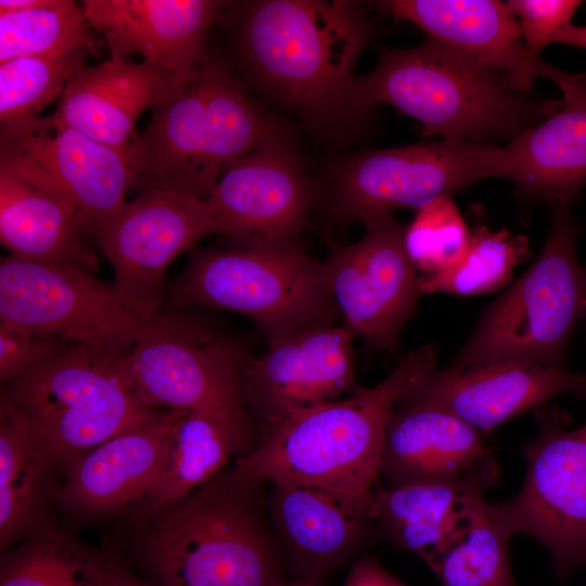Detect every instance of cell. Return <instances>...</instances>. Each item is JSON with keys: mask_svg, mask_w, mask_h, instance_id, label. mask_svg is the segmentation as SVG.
<instances>
[{"mask_svg": "<svg viewBox=\"0 0 586 586\" xmlns=\"http://www.w3.org/2000/svg\"><path fill=\"white\" fill-rule=\"evenodd\" d=\"M220 20L250 81L318 135L345 132L368 115L354 71L374 30L356 2L230 1Z\"/></svg>", "mask_w": 586, "mask_h": 586, "instance_id": "obj_1", "label": "cell"}, {"mask_svg": "<svg viewBox=\"0 0 586 586\" xmlns=\"http://www.w3.org/2000/svg\"><path fill=\"white\" fill-rule=\"evenodd\" d=\"M437 353L426 344L404 355L373 386L295 415L258 436L247 455L232 464L267 484L324 491L370 515L379 486L385 426L398 398L436 369Z\"/></svg>", "mask_w": 586, "mask_h": 586, "instance_id": "obj_2", "label": "cell"}, {"mask_svg": "<svg viewBox=\"0 0 586 586\" xmlns=\"http://www.w3.org/2000/svg\"><path fill=\"white\" fill-rule=\"evenodd\" d=\"M268 484L233 464L146 523L140 561L156 586H290Z\"/></svg>", "mask_w": 586, "mask_h": 586, "instance_id": "obj_3", "label": "cell"}, {"mask_svg": "<svg viewBox=\"0 0 586 586\" xmlns=\"http://www.w3.org/2000/svg\"><path fill=\"white\" fill-rule=\"evenodd\" d=\"M355 95L366 114L385 103L418 119L425 137L484 143L511 141L558 102L517 89L430 37L413 48L381 49L373 71L356 77Z\"/></svg>", "mask_w": 586, "mask_h": 586, "instance_id": "obj_4", "label": "cell"}, {"mask_svg": "<svg viewBox=\"0 0 586 586\" xmlns=\"http://www.w3.org/2000/svg\"><path fill=\"white\" fill-rule=\"evenodd\" d=\"M284 126L249 95L229 66L212 56L151 110L129 146L136 189L207 200L226 168Z\"/></svg>", "mask_w": 586, "mask_h": 586, "instance_id": "obj_5", "label": "cell"}, {"mask_svg": "<svg viewBox=\"0 0 586 586\" xmlns=\"http://www.w3.org/2000/svg\"><path fill=\"white\" fill-rule=\"evenodd\" d=\"M551 208L542 252L524 275L486 307L447 369L495 362L565 369L572 335L586 318V265L577 257L581 226L570 205Z\"/></svg>", "mask_w": 586, "mask_h": 586, "instance_id": "obj_6", "label": "cell"}, {"mask_svg": "<svg viewBox=\"0 0 586 586\" xmlns=\"http://www.w3.org/2000/svg\"><path fill=\"white\" fill-rule=\"evenodd\" d=\"M165 304L241 314L260 329L267 344L340 319L323 263L302 245L193 249L187 266L168 288Z\"/></svg>", "mask_w": 586, "mask_h": 586, "instance_id": "obj_7", "label": "cell"}, {"mask_svg": "<svg viewBox=\"0 0 586 586\" xmlns=\"http://www.w3.org/2000/svg\"><path fill=\"white\" fill-rule=\"evenodd\" d=\"M122 354L71 344L2 387L52 468L166 411L125 384L116 368Z\"/></svg>", "mask_w": 586, "mask_h": 586, "instance_id": "obj_8", "label": "cell"}, {"mask_svg": "<svg viewBox=\"0 0 586 586\" xmlns=\"http://www.w3.org/2000/svg\"><path fill=\"white\" fill-rule=\"evenodd\" d=\"M249 357L235 339L191 308L166 306L143 319L116 368L136 397L151 408L218 411L254 426L242 394Z\"/></svg>", "mask_w": 586, "mask_h": 586, "instance_id": "obj_9", "label": "cell"}, {"mask_svg": "<svg viewBox=\"0 0 586 586\" xmlns=\"http://www.w3.org/2000/svg\"><path fill=\"white\" fill-rule=\"evenodd\" d=\"M499 146L440 140L335 156L311 180L314 205L333 224L420 209L486 178H501Z\"/></svg>", "mask_w": 586, "mask_h": 586, "instance_id": "obj_10", "label": "cell"}, {"mask_svg": "<svg viewBox=\"0 0 586 586\" xmlns=\"http://www.w3.org/2000/svg\"><path fill=\"white\" fill-rule=\"evenodd\" d=\"M128 150L87 137L56 110L0 127V170L65 202L98 245L136 187Z\"/></svg>", "mask_w": 586, "mask_h": 586, "instance_id": "obj_11", "label": "cell"}, {"mask_svg": "<svg viewBox=\"0 0 586 586\" xmlns=\"http://www.w3.org/2000/svg\"><path fill=\"white\" fill-rule=\"evenodd\" d=\"M536 419L537 434L522 451V487L505 502L487 501V510L509 537L535 538L565 577L586 565V423L569 430V416L546 406Z\"/></svg>", "mask_w": 586, "mask_h": 586, "instance_id": "obj_12", "label": "cell"}, {"mask_svg": "<svg viewBox=\"0 0 586 586\" xmlns=\"http://www.w3.org/2000/svg\"><path fill=\"white\" fill-rule=\"evenodd\" d=\"M0 320L116 354L131 348L143 322L118 301L113 283L10 255L0 260Z\"/></svg>", "mask_w": 586, "mask_h": 586, "instance_id": "obj_13", "label": "cell"}, {"mask_svg": "<svg viewBox=\"0 0 586 586\" xmlns=\"http://www.w3.org/2000/svg\"><path fill=\"white\" fill-rule=\"evenodd\" d=\"M212 234H220L206 200L146 189L126 202L99 246L114 270L118 301L141 319L164 307L173 262Z\"/></svg>", "mask_w": 586, "mask_h": 586, "instance_id": "obj_14", "label": "cell"}, {"mask_svg": "<svg viewBox=\"0 0 586 586\" xmlns=\"http://www.w3.org/2000/svg\"><path fill=\"white\" fill-rule=\"evenodd\" d=\"M364 225L361 239L333 249L322 262L327 282L343 326L370 348L395 354L421 294L405 247L406 226L392 214Z\"/></svg>", "mask_w": 586, "mask_h": 586, "instance_id": "obj_15", "label": "cell"}, {"mask_svg": "<svg viewBox=\"0 0 586 586\" xmlns=\"http://www.w3.org/2000/svg\"><path fill=\"white\" fill-rule=\"evenodd\" d=\"M206 202L234 246L264 250L302 245L315 203L285 128L229 165Z\"/></svg>", "mask_w": 586, "mask_h": 586, "instance_id": "obj_16", "label": "cell"}, {"mask_svg": "<svg viewBox=\"0 0 586 586\" xmlns=\"http://www.w3.org/2000/svg\"><path fill=\"white\" fill-rule=\"evenodd\" d=\"M354 334L343 324L308 328L247 358L243 402L258 436L306 410L341 399L360 385Z\"/></svg>", "mask_w": 586, "mask_h": 586, "instance_id": "obj_17", "label": "cell"}, {"mask_svg": "<svg viewBox=\"0 0 586 586\" xmlns=\"http://www.w3.org/2000/svg\"><path fill=\"white\" fill-rule=\"evenodd\" d=\"M565 393L586 398V373L533 364L495 362L462 370L434 369L396 403L447 411L486 434Z\"/></svg>", "mask_w": 586, "mask_h": 586, "instance_id": "obj_18", "label": "cell"}, {"mask_svg": "<svg viewBox=\"0 0 586 586\" xmlns=\"http://www.w3.org/2000/svg\"><path fill=\"white\" fill-rule=\"evenodd\" d=\"M538 77L553 81L561 99L546 118L499 146L501 178L523 198L571 205L586 187V73L542 60Z\"/></svg>", "mask_w": 586, "mask_h": 586, "instance_id": "obj_19", "label": "cell"}, {"mask_svg": "<svg viewBox=\"0 0 586 586\" xmlns=\"http://www.w3.org/2000/svg\"><path fill=\"white\" fill-rule=\"evenodd\" d=\"M230 1L84 0L82 11L110 59L140 54L143 61L191 74L211 55L207 37Z\"/></svg>", "mask_w": 586, "mask_h": 586, "instance_id": "obj_20", "label": "cell"}, {"mask_svg": "<svg viewBox=\"0 0 586 586\" xmlns=\"http://www.w3.org/2000/svg\"><path fill=\"white\" fill-rule=\"evenodd\" d=\"M489 472L499 471L483 432L437 408L395 404L379 463L382 486L462 482Z\"/></svg>", "mask_w": 586, "mask_h": 586, "instance_id": "obj_21", "label": "cell"}, {"mask_svg": "<svg viewBox=\"0 0 586 586\" xmlns=\"http://www.w3.org/2000/svg\"><path fill=\"white\" fill-rule=\"evenodd\" d=\"M181 412L164 411L74 459L51 496L82 513L136 511L161 472Z\"/></svg>", "mask_w": 586, "mask_h": 586, "instance_id": "obj_22", "label": "cell"}, {"mask_svg": "<svg viewBox=\"0 0 586 586\" xmlns=\"http://www.w3.org/2000/svg\"><path fill=\"white\" fill-rule=\"evenodd\" d=\"M267 505L291 578H326L379 537L366 511L324 491L269 483Z\"/></svg>", "mask_w": 586, "mask_h": 586, "instance_id": "obj_23", "label": "cell"}, {"mask_svg": "<svg viewBox=\"0 0 586 586\" xmlns=\"http://www.w3.org/2000/svg\"><path fill=\"white\" fill-rule=\"evenodd\" d=\"M196 71L181 74L148 61L107 59L69 79L56 111L87 137L127 151L138 137L141 114L166 100Z\"/></svg>", "mask_w": 586, "mask_h": 586, "instance_id": "obj_24", "label": "cell"}, {"mask_svg": "<svg viewBox=\"0 0 586 586\" xmlns=\"http://www.w3.org/2000/svg\"><path fill=\"white\" fill-rule=\"evenodd\" d=\"M380 12L410 22L430 37L487 71L506 76L519 90L534 93L519 22L499 0H384Z\"/></svg>", "mask_w": 586, "mask_h": 586, "instance_id": "obj_25", "label": "cell"}, {"mask_svg": "<svg viewBox=\"0 0 586 586\" xmlns=\"http://www.w3.org/2000/svg\"><path fill=\"white\" fill-rule=\"evenodd\" d=\"M0 241L10 256L95 275L99 260L74 211L50 192L0 170Z\"/></svg>", "mask_w": 586, "mask_h": 586, "instance_id": "obj_26", "label": "cell"}, {"mask_svg": "<svg viewBox=\"0 0 586 586\" xmlns=\"http://www.w3.org/2000/svg\"><path fill=\"white\" fill-rule=\"evenodd\" d=\"M257 443L255 428L227 413L182 411L174 430L161 472L136 510L141 522L205 484ZM237 458V459H238Z\"/></svg>", "mask_w": 586, "mask_h": 586, "instance_id": "obj_27", "label": "cell"}, {"mask_svg": "<svg viewBox=\"0 0 586 586\" xmlns=\"http://www.w3.org/2000/svg\"><path fill=\"white\" fill-rule=\"evenodd\" d=\"M469 479L397 487L379 485L370 505V517L379 537L386 538L397 549L415 552L426 562L444 550L457 534L463 513V487Z\"/></svg>", "mask_w": 586, "mask_h": 586, "instance_id": "obj_28", "label": "cell"}, {"mask_svg": "<svg viewBox=\"0 0 586 586\" xmlns=\"http://www.w3.org/2000/svg\"><path fill=\"white\" fill-rule=\"evenodd\" d=\"M499 474L470 477L462 493V521L453 542L425 563L443 586H518L510 568V537L487 510L484 493Z\"/></svg>", "mask_w": 586, "mask_h": 586, "instance_id": "obj_29", "label": "cell"}, {"mask_svg": "<svg viewBox=\"0 0 586 586\" xmlns=\"http://www.w3.org/2000/svg\"><path fill=\"white\" fill-rule=\"evenodd\" d=\"M52 467L1 390L0 546L1 551L41 528L48 472Z\"/></svg>", "mask_w": 586, "mask_h": 586, "instance_id": "obj_30", "label": "cell"}, {"mask_svg": "<svg viewBox=\"0 0 586 586\" xmlns=\"http://www.w3.org/2000/svg\"><path fill=\"white\" fill-rule=\"evenodd\" d=\"M103 43L81 5L71 0H42L30 9L0 13V63L74 48L99 56Z\"/></svg>", "mask_w": 586, "mask_h": 586, "instance_id": "obj_31", "label": "cell"}, {"mask_svg": "<svg viewBox=\"0 0 586 586\" xmlns=\"http://www.w3.org/2000/svg\"><path fill=\"white\" fill-rule=\"evenodd\" d=\"M1 558L0 586H99L102 553L41 527Z\"/></svg>", "mask_w": 586, "mask_h": 586, "instance_id": "obj_32", "label": "cell"}, {"mask_svg": "<svg viewBox=\"0 0 586 586\" xmlns=\"http://www.w3.org/2000/svg\"><path fill=\"white\" fill-rule=\"evenodd\" d=\"M530 255L525 237L486 226L471 230L462 257L451 267L418 278L421 294L449 293L474 295L500 289L515 266Z\"/></svg>", "mask_w": 586, "mask_h": 586, "instance_id": "obj_33", "label": "cell"}, {"mask_svg": "<svg viewBox=\"0 0 586 586\" xmlns=\"http://www.w3.org/2000/svg\"><path fill=\"white\" fill-rule=\"evenodd\" d=\"M85 48L25 56L0 63V123L33 116L58 97L90 56Z\"/></svg>", "mask_w": 586, "mask_h": 586, "instance_id": "obj_34", "label": "cell"}, {"mask_svg": "<svg viewBox=\"0 0 586 586\" xmlns=\"http://www.w3.org/2000/svg\"><path fill=\"white\" fill-rule=\"evenodd\" d=\"M470 232L453 199L441 196L416 211L406 227L405 247L415 267L423 275H432L462 257Z\"/></svg>", "mask_w": 586, "mask_h": 586, "instance_id": "obj_35", "label": "cell"}, {"mask_svg": "<svg viewBox=\"0 0 586 586\" xmlns=\"http://www.w3.org/2000/svg\"><path fill=\"white\" fill-rule=\"evenodd\" d=\"M574 0H510L525 43L527 73L535 81L538 78L540 53L548 46V39L556 31L572 24V18L581 5Z\"/></svg>", "mask_w": 586, "mask_h": 586, "instance_id": "obj_36", "label": "cell"}, {"mask_svg": "<svg viewBox=\"0 0 586 586\" xmlns=\"http://www.w3.org/2000/svg\"><path fill=\"white\" fill-rule=\"evenodd\" d=\"M67 345L71 344L0 320L1 382H11Z\"/></svg>", "mask_w": 586, "mask_h": 586, "instance_id": "obj_37", "label": "cell"}, {"mask_svg": "<svg viewBox=\"0 0 586 586\" xmlns=\"http://www.w3.org/2000/svg\"><path fill=\"white\" fill-rule=\"evenodd\" d=\"M343 586H408L388 571L374 558H358L352 564Z\"/></svg>", "mask_w": 586, "mask_h": 586, "instance_id": "obj_38", "label": "cell"}, {"mask_svg": "<svg viewBox=\"0 0 586 586\" xmlns=\"http://www.w3.org/2000/svg\"><path fill=\"white\" fill-rule=\"evenodd\" d=\"M99 586H149V584L135 574L117 556L102 553Z\"/></svg>", "mask_w": 586, "mask_h": 586, "instance_id": "obj_39", "label": "cell"}, {"mask_svg": "<svg viewBox=\"0 0 586 586\" xmlns=\"http://www.w3.org/2000/svg\"><path fill=\"white\" fill-rule=\"evenodd\" d=\"M551 43H563L586 49V26L570 24L549 37L548 46Z\"/></svg>", "mask_w": 586, "mask_h": 586, "instance_id": "obj_40", "label": "cell"}, {"mask_svg": "<svg viewBox=\"0 0 586 586\" xmlns=\"http://www.w3.org/2000/svg\"><path fill=\"white\" fill-rule=\"evenodd\" d=\"M326 578L323 577H304V578H293L290 586H316L318 584H323Z\"/></svg>", "mask_w": 586, "mask_h": 586, "instance_id": "obj_41", "label": "cell"}, {"mask_svg": "<svg viewBox=\"0 0 586 586\" xmlns=\"http://www.w3.org/2000/svg\"><path fill=\"white\" fill-rule=\"evenodd\" d=\"M322 585H323V584H318V585H316V586H322Z\"/></svg>", "mask_w": 586, "mask_h": 586, "instance_id": "obj_42", "label": "cell"}]
</instances>
